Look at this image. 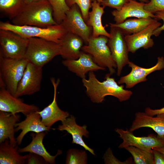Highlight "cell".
<instances>
[{"mask_svg":"<svg viewBox=\"0 0 164 164\" xmlns=\"http://www.w3.org/2000/svg\"><path fill=\"white\" fill-rule=\"evenodd\" d=\"M157 136L158 138L161 139L164 142V135L161 136Z\"/></svg>","mask_w":164,"mask_h":164,"instance_id":"b9f144b4","label":"cell"},{"mask_svg":"<svg viewBox=\"0 0 164 164\" xmlns=\"http://www.w3.org/2000/svg\"><path fill=\"white\" fill-rule=\"evenodd\" d=\"M132 155L134 162L136 164H154L152 152L146 151L133 146L124 148Z\"/></svg>","mask_w":164,"mask_h":164,"instance_id":"83f0119b","label":"cell"},{"mask_svg":"<svg viewBox=\"0 0 164 164\" xmlns=\"http://www.w3.org/2000/svg\"><path fill=\"white\" fill-rule=\"evenodd\" d=\"M100 3L95 0L91 3V11L89 12L86 23L92 28V37L96 38L104 36L109 38L110 34L105 29L102 22V17L104 12V8L101 6Z\"/></svg>","mask_w":164,"mask_h":164,"instance_id":"cb8c5ba5","label":"cell"},{"mask_svg":"<svg viewBox=\"0 0 164 164\" xmlns=\"http://www.w3.org/2000/svg\"><path fill=\"white\" fill-rule=\"evenodd\" d=\"M62 63L69 70L82 79L86 78L88 72L105 69L96 63L89 54L82 51L77 59L65 60L62 61Z\"/></svg>","mask_w":164,"mask_h":164,"instance_id":"2e32d148","label":"cell"},{"mask_svg":"<svg viewBox=\"0 0 164 164\" xmlns=\"http://www.w3.org/2000/svg\"><path fill=\"white\" fill-rule=\"evenodd\" d=\"M108 38L104 36L91 37L87 44L83 46L81 50L89 54L94 61L99 66L107 67L111 75L115 73L117 65L111 54L107 43Z\"/></svg>","mask_w":164,"mask_h":164,"instance_id":"8992f818","label":"cell"},{"mask_svg":"<svg viewBox=\"0 0 164 164\" xmlns=\"http://www.w3.org/2000/svg\"><path fill=\"white\" fill-rule=\"evenodd\" d=\"M24 4V0H0V10L12 19L19 13Z\"/></svg>","mask_w":164,"mask_h":164,"instance_id":"4316f807","label":"cell"},{"mask_svg":"<svg viewBox=\"0 0 164 164\" xmlns=\"http://www.w3.org/2000/svg\"><path fill=\"white\" fill-rule=\"evenodd\" d=\"M87 156L86 151L70 149L67 152L65 161L66 164H87Z\"/></svg>","mask_w":164,"mask_h":164,"instance_id":"f546056e","label":"cell"},{"mask_svg":"<svg viewBox=\"0 0 164 164\" xmlns=\"http://www.w3.org/2000/svg\"><path fill=\"white\" fill-rule=\"evenodd\" d=\"M75 120L74 116L71 115L61 121L62 124L59 125L56 129L62 131H66L72 136V143L80 145L95 155L94 150L89 147L83 139V136L88 137L89 132L87 129V126L86 125H79L76 123Z\"/></svg>","mask_w":164,"mask_h":164,"instance_id":"ac0fdd59","label":"cell"},{"mask_svg":"<svg viewBox=\"0 0 164 164\" xmlns=\"http://www.w3.org/2000/svg\"><path fill=\"white\" fill-rule=\"evenodd\" d=\"M144 9L154 14L157 12L164 10V0H150L145 3Z\"/></svg>","mask_w":164,"mask_h":164,"instance_id":"1f68e13d","label":"cell"},{"mask_svg":"<svg viewBox=\"0 0 164 164\" xmlns=\"http://www.w3.org/2000/svg\"><path fill=\"white\" fill-rule=\"evenodd\" d=\"M140 2L144 3H147L149 1L148 0H138Z\"/></svg>","mask_w":164,"mask_h":164,"instance_id":"60d3db41","label":"cell"},{"mask_svg":"<svg viewBox=\"0 0 164 164\" xmlns=\"http://www.w3.org/2000/svg\"><path fill=\"white\" fill-rule=\"evenodd\" d=\"M25 119L15 125V130L22 131L16 138L17 144L20 145L25 135L28 132H32L38 133L43 132H49L51 128L45 126L41 121V116L37 111L26 115Z\"/></svg>","mask_w":164,"mask_h":164,"instance_id":"ffe728a7","label":"cell"},{"mask_svg":"<svg viewBox=\"0 0 164 164\" xmlns=\"http://www.w3.org/2000/svg\"><path fill=\"white\" fill-rule=\"evenodd\" d=\"M128 0H102L100 3L104 8L108 7L120 10Z\"/></svg>","mask_w":164,"mask_h":164,"instance_id":"836d02e7","label":"cell"},{"mask_svg":"<svg viewBox=\"0 0 164 164\" xmlns=\"http://www.w3.org/2000/svg\"><path fill=\"white\" fill-rule=\"evenodd\" d=\"M161 25L157 20L137 33L125 36L128 51L134 53L141 48L148 49L152 47L154 42L151 37L155 30Z\"/></svg>","mask_w":164,"mask_h":164,"instance_id":"5bb4252c","label":"cell"},{"mask_svg":"<svg viewBox=\"0 0 164 164\" xmlns=\"http://www.w3.org/2000/svg\"><path fill=\"white\" fill-rule=\"evenodd\" d=\"M29 40L24 58L36 66L43 67L55 57L60 55L59 44L37 37L31 38Z\"/></svg>","mask_w":164,"mask_h":164,"instance_id":"277c9868","label":"cell"},{"mask_svg":"<svg viewBox=\"0 0 164 164\" xmlns=\"http://www.w3.org/2000/svg\"><path fill=\"white\" fill-rule=\"evenodd\" d=\"M153 149L159 151L164 154V146L161 147L155 148Z\"/></svg>","mask_w":164,"mask_h":164,"instance_id":"f35d334b","label":"cell"},{"mask_svg":"<svg viewBox=\"0 0 164 164\" xmlns=\"http://www.w3.org/2000/svg\"><path fill=\"white\" fill-rule=\"evenodd\" d=\"M43 67L29 62L19 81L14 96L30 95L39 91L43 76Z\"/></svg>","mask_w":164,"mask_h":164,"instance_id":"30bf717a","label":"cell"},{"mask_svg":"<svg viewBox=\"0 0 164 164\" xmlns=\"http://www.w3.org/2000/svg\"><path fill=\"white\" fill-rule=\"evenodd\" d=\"M42 0H24L25 3H28L34 2H37Z\"/></svg>","mask_w":164,"mask_h":164,"instance_id":"ab89813d","label":"cell"},{"mask_svg":"<svg viewBox=\"0 0 164 164\" xmlns=\"http://www.w3.org/2000/svg\"><path fill=\"white\" fill-rule=\"evenodd\" d=\"M145 3L135 0H128L120 10L116 9L111 12L116 24L124 22L127 18L135 17L138 18H154L155 15L144 9Z\"/></svg>","mask_w":164,"mask_h":164,"instance_id":"e0dca14e","label":"cell"},{"mask_svg":"<svg viewBox=\"0 0 164 164\" xmlns=\"http://www.w3.org/2000/svg\"><path fill=\"white\" fill-rule=\"evenodd\" d=\"M128 66L131 68V71L128 74L121 77L118 81V84H125V87L130 88L137 84L146 81V77L150 73L164 68V58L157 57V61L154 66L149 68L140 67L132 62L130 61Z\"/></svg>","mask_w":164,"mask_h":164,"instance_id":"4fadbf2b","label":"cell"},{"mask_svg":"<svg viewBox=\"0 0 164 164\" xmlns=\"http://www.w3.org/2000/svg\"><path fill=\"white\" fill-rule=\"evenodd\" d=\"M0 111L12 114L21 113L26 116L40 110L34 104L24 103L3 87H1L0 90Z\"/></svg>","mask_w":164,"mask_h":164,"instance_id":"7c38bea8","label":"cell"},{"mask_svg":"<svg viewBox=\"0 0 164 164\" xmlns=\"http://www.w3.org/2000/svg\"><path fill=\"white\" fill-rule=\"evenodd\" d=\"M157 20L152 18L128 19L121 23H110L109 25L119 28L125 36L137 33Z\"/></svg>","mask_w":164,"mask_h":164,"instance_id":"484cf974","label":"cell"},{"mask_svg":"<svg viewBox=\"0 0 164 164\" xmlns=\"http://www.w3.org/2000/svg\"><path fill=\"white\" fill-rule=\"evenodd\" d=\"M26 164H49L41 156L32 152H29L26 159Z\"/></svg>","mask_w":164,"mask_h":164,"instance_id":"e575fe53","label":"cell"},{"mask_svg":"<svg viewBox=\"0 0 164 164\" xmlns=\"http://www.w3.org/2000/svg\"><path fill=\"white\" fill-rule=\"evenodd\" d=\"M61 24L67 32L80 37L86 44L92 37V28L84 21L80 9L76 4L70 8Z\"/></svg>","mask_w":164,"mask_h":164,"instance_id":"9c48e42d","label":"cell"},{"mask_svg":"<svg viewBox=\"0 0 164 164\" xmlns=\"http://www.w3.org/2000/svg\"><path fill=\"white\" fill-rule=\"evenodd\" d=\"M142 127L151 128L158 136L164 135V114H158L154 117L149 115L145 112L136 113L129 130L133 132Z\"/></svg>","mask_w":164,"mask_h":164,"instance_id":"d6986e66","label":"cell"},{"mask_svg":"<svg viewBox=\"0 0 164 164\" xmlns=\"http://www.w3.org/2000/svg\"><path fill=\"white\" fill-rule=\"evenodd\" d=\"M51 81L54 89L53 101L43 110L37 111L41 116V121L43 123L49 128H51L53 125L58 121H63L70 115L68 112L60 109L57 103V89L60 80L58 79L56 81L54 78H52Z\"/></svg>","mask_w":164,"mask_h":164,"instance_id":"9a60e30c","label":"cell"},{"mask_svg":"<svg viewBox=\"0 0 164 164\" xmlns=\"http://www.w3.org/2000/svg\"><path fill=\"white\" fill-rule=\"evenodd\" d=\"M110 73L106 74L105 80L100 81L93 71L89 72L88 79H82L83 84L86 89L87 95L95 103H101L107 95L116 97L121 102L128 100L132 94V91L124 88V86L118 84Z\"/></svg>","mask_w":164,"mask_h":164,"instance_id":"6da1fadb","label":"cell"},{"mask_svg":"<svg viewBox=\"0 0 164 164\" xmlns=\"http://www.w3.org/2000/svg\"><path fill=\"white\" fill-rule=\"evenodd\" d=\"M68 6L70 8L74 4L79 7L83 18L86 22L88 20L89 9L91 7V0H65Z\"/></svg>","mask_w":164,"mask_h":164,"instance_id":"4dcf8cb0","label":"cell"},{"mask_svg":"<svg viewBox=\"0 0 164 164\" xmlns=\"http://www.w3.org/2000/svg\"><path fill=\"white\" fill-rule=\"evenodd\" d=\"M84 42L79 36L67 32L59 43L60 54L65 60H76L79 57Z\"/></svg>","mask_w":164,"mask_h":164,"instance_id":"44dd1931","label":"cell"},{"mask_svg":"<svg viewBox=\"0 0 164 164\" xmlns=\"http://www.w3.org/2000/svg\"><path fill=\"white\" fill-rule=\"evenodd\" d=\"M92 2H93V1L95 0L96 1H97V2H99L100 4L101 2V1H102V0H91Z\"/></svg>","mask_w":164,"mask_h":164,"instance_id":"7bdbcfd3","label":"cell"},{"mask_svg":"<svg viewBox=\"0 0 164 164\" xmlns=\"http://www.w3.org/2000/svg\"><path fill=\"white\" fill-rule=\"evenodd\" d=\"M0 29L12 31L26 38H39L58 44L63 36L67 32L61 24L42 27L18 26L9 22H1Z\"/></svg>","mask_w":164,"mask_h":164,"instance_id":"3957f363","label":"cell"},{"mask_svg":"<svg viewBox=\"0 0 164 164\" xmlns=\"http://www.w3.org/2000/svg\"><path fill=\"white\" fill-rule=\"evenodd\" d=\"M110 36L107 43L117 68V75H120L124 67L130 61L127 45L124 35L118 28L110 26Z\"/></svg>","mask_w":164,"mask_h":164,"instance_id":"ba28073f","label":"cell"},{"mask_svg":"<svg viewBox=\"0 0 164 164\" xmlns=\"http://www.w3.org/2000/svg\"><path fill=\"white\" fill-rule=\"evenodd\" d=\"M115 130L123 140L118 146L120 149L132 146L146 151L152 152L153 148L164 146V142L154 134L146 137H137L129 130L119 128Z\"/></svg>","mask_w":164,"mask_h":164,"instance_id":"8fae6325","label":"cell"},{"mask_svg":"<svg viewBox=\"0 0 164 164\" xmlns=\"http://www.w3.org/2000/svg\"><path fill=\"white\" fill-rule=\"evenodd\" d=\"M154 15L155 19L158 21L162 20L163 23L162 25L157 28L153 32V35L157 37L159 36L162 31H164V10L157 12Z\"/></svg>","mask_w":164,"mask_h":164,"instance_id":"d590c367","label":"cell"},{"mask_svg":"<svg viewBox=\"0 0 164 164\" xmlns=\"http://www.w3.org/2000/svg\"><path fill=\"white\" fill-rule=\"evenodd\" d=\"M105 164H132V158H129L124 162H121L118 160L113 155L112 151L110 148L108 149L104 155Z\"/></svg>","mask_w":164,"mask_h":164,"instance_id":"d6a6232c","label":"cell"},{"mask_svg":"<svg viewBox=\"0 0 164 164\" xmlns=\"http://www.w3.org/2000/svg\"><path fill=\"white\" fill-rule=\"evenodd\" d=\"M12 20L18 26L46 27L57 24L55 21L52 7L47 0L25 3L19 13Z\"/></svg>","mask_w":164,"mask_h":164,"instance_id":"7a4b0ae2","label":"cell"},{"mask_svg":"<svg viewBox=\"0 0 164 164\" xmlns=\"http://www.w3.org/2000/svg\"><path fill=\"white\" fill-rule=\"evenodd\" d=\"M46 132L36 133L32 134V140L26 146L18 149L19 153L29 152H32L42 157L48 163H55V159L59 155L62 153L61 150H59L55 155H51L46 150L43 143V138L46 135Z\"/></svg>","mask_w":164,"mask_h":164,"instance_id":"603a6c76","label":"cell"},{"mask_svg":"<svg viewBox=\"0 0 164 164\" xmlns=\"http://www.w3.org/2000/svg\"><path fill=\"white\" fill-rule=\"evenodd\" d=\"M0 143V164H26L28 154L20 155L18 150V145H12L8 139Z\"/></svg>","mask_w":164,"mask_h":164,"instance_id":"d4e9b609","label":"cell"},{"mask_svg":"<svg viewBox=\"0 0 164 164\" xmlns=\"http://www.w3.org/2000/svg\"><path fill=\"white\" fill-rule=\"evenodd\" d=\"M154 164H164V154L154 149H152Z\"/></svg>","mask_w":164,"mask_h":164,"instance_id":"8d00e7d4","label":"cell"},{"mask_svg":"<svg viewBox=\"0 0 164 164\" xmlns=\"http://www.w3.org/2000/svg\"><path fill=\"white\" fill-rule=\"evenodd\" d=\"M51 5L53 18L57 24H60L70 8L65 0H47Z\"/></svg>","mask_w":164,"mask_h":164,"instance_id":"f1b7e54d","label":"cell"},{"mask_svg":"<svg viewBox=\"0 0 164 164\" xmlns=\"http://www.w3.org/2000/svg\"><path fill=\"white\" fill-rule=\"evenodd\" d=\"M29 40L12 31L0 29V55L12 59L24 58Z\"/></svg>","mask_w":164,"mask_h":164,"instance_id":"52a82bcc","label":"cell"},{"mask_svg":"<svg viewBox=\"0 0 164 164\" xmlns=\"http://www.w3.org/2000/svg\"><path fill=\"white\" fill-rule=\"evenodd\" d=\"M20 118V116L17 114L0 111V143L8 139L12 145H17L14 135L15 125L19 122Z\"/></svg>","mask_w":164,"mask_h":164,"instance_id":"7402d4cb","label":"cell"},{"mask_svg":"<svg viewBox=\"0 0 164 164\" xmlns=\"http://www.w3.org/2000/svg\"><path fill=\"white\" fill-rule=\"evenodd\" d=\"M145 112L151 116L160 114H164V107L159 109H152L149 107H147L145 109Z\"/></svg>","mask_w":164,"mask_h":164,"instance_id":"74e56055","label":"cell"},{"mask_svg":"<svg viewBox=\"0 0 164 164\" xmlns=\"http://www.w3.org/2000/svg\"><path fill=\"white\" fill-rule=\"evenodd\" d=\"M29 61L26 59H12L0 54V81L15 96L18 84Z\"/></svg>","mask_w":164,"mask_h":164,"instance_id":"5b68a950","label":"cell"}]
</instances>
